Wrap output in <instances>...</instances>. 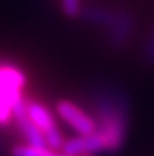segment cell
Returning <instances> with one entry per match:
<instances>
[{"instance_id":"obj_2","label":"cell","mask_w":154,"mask_h":156,"mask_svg":"<svg viewBox=\"0 0 154 156\" xmlns=\"http://www.w3.org/2000/svg\"><path fill=\"white\" fill-rule=\"evenodd\" d=\"M25 74L13 65L0 63V125L13 120V107L22 98Z\"/></svg>"},{"instance_id":"obj_1","label":"cell","mask_w":154,"mask_h":156,"mask_svg":"<svg viewBox=\"0 0 154 156\" xmlns=\"http://www.w3.org/2000/svg\"><path fill=\"white\" fill-rule=\"evenodd\" d=\"M94 133L107 144L108 153L120 151L128 139L131 99L126 91L115 84H102L93 90Z\"/></svg>"},{"instance_id":"obj_13","label":"cell","mask_w":154,"mask_h":156,"mask_svg":"<svg viewBox=\"0 0 154 156\" xmlns=\"http://www.w3.org/2000/svg\"><path fill=\"white\" fill-rule=\"evenodd\" d=\"M85 156H94V154H85Z\"/></svg>"},{"instance_id":"obj_3","label":"cell","mask_w":154,"mask_h":156,"mask_svg":"<svg viewBox=\"0 0 154 156\" xmlns=\"http://www.w3.org/2000/svg\"><path fill=\"white\" fill-rule=\"evenodd\" d=\"M135 29V19L131 11L118 10L115 11V16L107 27V44L113 51H121L128 46L129 40Z\"/></svg>"},{"instance_id":"obj_6","label":"cell","mask_w":154,"mask_h":156,"mask_svg":"<svg viewBox=\"0 0 154 156\" xmlns=\"http://www.w3.org/2000/svg\"><path fill=\"white\" fill-rule=\"evenodd\" d=\"M61 151L71 156H85V154H96V153H108L107 144L99 134L91 133L85 136L71 137L65 142Z\"/></svg>"},{"instance_id":"obj_7","label":"cell","mask_w":154,"mask_h":156,"mask_svg":"<svg viewBox=\"0 0 154 156\" xmlns=\"http://www.w3.org/2000/svg\"><path fill=\"white\" fill-rule=\"evenodd\" d=\"M27 112H29L32 122L43 131V134H46L57 128V123L53 120L52 112L44 104L36 103V101H27Z\"/></svg>"},{"instance_id":"obj_11","label":"cell","mask_w":154,"mask_h":156,"mask_svg":"<svg viewBox=\"0 0 154 156\" xmlns=\"http://www.w3.org/2000/svg\"><path fill=\"white\" fill-rule=\"evenodd\" d=\"M61 10L65 13V16L74 19V17L80 16L82 6H80V0H61Z\"/></svg>"},{"instance_id":"obj_4","label":"cell","mask_w":154,"mask_h":156,"mask_svg":"<svg viewBox=\"0 0 154 156\" xmlns=\"http://www.w3.org/2000/svg\"><path fill=\"white\" fill-rule=\"evenodd\" d=\"M57 114L63 122H66L72 129L77 133V136H85L91 134L96 129V123L93 117H90L85 111H82L79 106L71 103L68 99H61L55 106Z\"/></svg>"},{"instance_id":"obj_5","label":"cell","mask_w":154,"mask_h":156,"mask_svg":"<svg viewBox=\"0 0 154 156\" xmlns=\"http://www.w3.org/2000/svg\"><path fill=\"white\" fill-rule=\"evenodd\" d=\"M13 120L16 122L17 129L21 131L27 144L35 145V147H47L43 131L32 122L29 112H27V99L24 96L13 107Z\"/></svg>"},{"instance_id":"obj_10","label":"cell","mask_w":154,"mask_h":156,"mask_svg":"<svg viewBox=\"0 0 154 156\" xmlns=\"http://www.w3.org/2000/svg\"><path fill=\"white\" fill-rule=\"evenodd\" d=\"M143 60L146 65L154 66V27L143 44Z\"/></svg>"},{"instance_id":"obj_8","label":"cell","mask_w":154,"mask_h":156,"mask_svg":"<svg viewBox=\"0 0 154 156\" xmlns=\"http://www.w3.org/2000/svg\"><path fill=\"white\" fill-rule=\"evenodd\" d=\"M115 16V11L104 6H87L80 11V19L87 24L98 25V27H108Z\"/></svg>"},{"instance_id":"obj_12","label":"cell","mask_w":154,"mask_h":156,"mask_svg":"<svg viewBox=\"0 0 154 156\" xmlns=\"http://www.w3.org/2000/svg\"><path fill=\"white\" fill-rule=\"evenodd\" d=\"M2 148H3V142H2V137H0V153H2Z\"/></svg>"},{"instance_id":"obj_9","label":"cell","mask_w":154,"mask_h":156,"mask_svg":"<svg viewBox=\"0 0 154 156\" xmlns=\"http://www.w3.org/2000/svg\"><path fill=\"white\" fill-rule=\"evenodd\" d=\"M11 156H71L65 151H57L49 147H35L30 144L25 145H14L10 150Z\"/></svg>"}]
</instances>
